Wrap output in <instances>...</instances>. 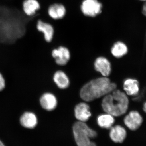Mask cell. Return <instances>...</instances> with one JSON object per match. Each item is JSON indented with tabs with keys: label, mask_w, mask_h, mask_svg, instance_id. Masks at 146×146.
Here are the masks:
<instances>
[{
	"label": "cell",
	"mask_w": 146,
	"mask_h": 146,
	"mask_svg": "<svg viewBox=\"0 0 146 146\" xmlns=\"http://www.w3.org/2000/svg\"><path fill=\"white\" fill-rule=\"evenodd\" d=\"M117 85L106 77L93 80L84 85L80 95L86 102L92 101L110 94L116 89Z\"/></svg>",
	"instance_id": "1"
},
{
	"label": "cell",
	"mask_w": 146,
	"mask_h": 146,
	"mask_svg": "<svg viewBox=\"0 0 146 146\" xmlns=\"http://www.w3.org/2000/svg\"><path fill=\"white\" fill-rule=\"evenodd\" d=\"M112 94L105 96L102 106L104 111L114 117H120L127 111L129 105L127 95L125 92L115 89Z\"/></svg>",
	"instance_id": "2"
},
{
	"label": "cell",
	"mask_w": 146,
	"mask_h": 146,
	"mask_svg": "<svg viewBox=\"0 0 146 146\" xmlns=\"http://www.w3.org/2000/svg\"><path fill=\"white\" fill-rule=\"evenodd\" d=\"M73 134L78 146H96L90 138L96 137V131L91 129L84 122L78 121L73 127Z\"/></svg>",
	"instance_id": "3"
},
{
	"label": "cell",
	"mask_w": 146,
	"mask_h": 146,
	"mask_svg": "<svg viewBox=\"0 0 146 146\" xmlns=\"http://www.w3.org/2000/svg\"><path fill=\"white\" fill-rule=\"evenodd\" d=\"M143 122V118L141 113L136 110L130 111L124 119V123L129 130H138Z\"/></svg>",
	"instance_id": "4"
},
{
	"label": "cell",
	"mask_w": 146,
	"mask_h": 146,
	"mask_svg": "<svg viewBox=\"0 0 146 146\" xmlns=\"http://www.w3.org/2000/svg\"><path fill=\"white\" fill-rule=\"evenodd\" d=\"M102 7L101 3L98 0H84L81 9L85 16L95 17L101 13Z\"/></svg>",
	"instance_id": "5"
},
{
	"label": "cell",
	"mask_w": 146,
	"mask_h": 146,
	"mask_svg": "<svg viewBox=\"0 0 146 146\" xmlns=\"http://www.w3.org/2000/svg\"><path fill=\"white\" fill-rule=\"evenodd\" d=\"M20 124L25 128L33 129L38 124V118L34 112L27 110L22 113L19 118Z\"/></svg>",
	"instance_id": "6"
},
{
	"label": "cell",
	"mask_w": 146,
	"mask_h": 146,
	"mask_svg": "<svg viewBox=\"0 0 146 146\" xmlns=\"http://www.w3.org/2000/svg\"><path fill=\"white\" fill-rule=\"evenodd\" d=\"M39 102L41 107L47 111L54 110L57 105V100L56 97L52 93L46 92L41 95Z\"/></svg>",
	"instance_id": "7"
},
{
	"label": "cell",
	"mask_w": 146,
	"mask_h": 146,
	"mask_svg": "<svg viewBox=\"0 0 146 146\" xmlns=\"http://www.w3.org/2000/svg\"><path fill=\"white\" fill-rule=\"evenodd\" d=\"M52 56L55 60L56 64L59 65H66L70 58V54L69 50L62 46L53 50Z\"/></svg>",
	"instance_id": "8"
},
{
	"label": "cell",
	"mask_w": 146,
	"mask_h": 146,
	"mask_svg": "<svg viewBox=\"0 0 146 146\" xmlns=\"http://www.w3.org/2000/svg\"><path fill=\"white\" fill-rule=\"evenodd\" d=\"M36 29L38 31L44 34V38L46 42H51L54 33V28L52 24L39 20L36 24Z\"/></svg>",
	"instance_id": "9"
},
{
	"label": "cell",
	"mask_w": 146,
	"mask_h": 146,
	"mask_svg": "<svg viewBox=\"0 0 146 146\" xmlns=\"http://www.w3.org/2000/svg\"><path fill=\"white\" fill-rule=\"evenodd\" d=\"M74 113L76 119L82 122L88 121L91 116L89 106L84 102L80 103L76 106Z\"/></svg>",
	"instance_id": "10"
},
{
	"label": "cell",
	"mask_w": 146,
	"mask_h": 146,
	"mask_svg": "<svg viewBox=\"0 0 146 146\" xmlns=\"http://www.w3.org/2000/svg\"><path fill=\"white\" fill-rule=\"evenodd\" d=\"M94 67L104 77H107L111 73V64L107 58L103 57L98 58L94 63Z\"/></svg>",
	"instance_id": "11"
},
{
	"label": "cell",
	"mask_w": 146,
	"mask_h": 146,
	"mask_svg": "<svg viewBox=\"0 0 146 146\" xmlns=\"http://www.w3.org/2000/svg\"><path fill=\"white\" fill-rule=\"evenodd\" d=\"M123 89L127 96H135L140 92V84L136 79H127L124 82Z\"/></svg>",
	"instance_id": "12"
},
{
	"label": "cell",
	"mask_w": 146,
	"mask_h": 146,
	"mask_svg": "<svg viewBox=\"0 0 146 146\" xmlns=\"http://www.w3.org/2000/svg\"><path fill=\"white\" fill-rule=\"evenodd\" d=\"M127 136V132L124 127L122 126L117 125L111 128L110 136L115 143H122Z\"/></svg>",
	"instance_id": "13"
},
{
	"label": "cell",
	"mask_w": 146,
	"mask_h": 146,
	"mask_svg": "<svg viewBox=\"0 0 146 146\" xmlns=\"http://www.w3.org/2000/svg\"><path fill=\"white\" fill-rule=\"evenodd\" d=\"M66 9L64 6L60 4L54 3L48 7V13L50 18L54 20L61 19L65 16Z\"/></svg>",
	"instance_id": "14"
},
{
	"label": "cell",
	"mask_w": 146,
	"mask_h": 146,
	"mask_svg": "<svg viewBox=\"0 0 146 146\" xmlns=\"http://www.w3.org/2000/svg\"><path fill=\"white\" fill-rule=\"evenodd\" d=\"M40 8V3L37 0H24L23 2V11L27 16L34 15Z\"/></svg>",
	"instance_id": "15"
},
{
	"label": "cell",
	"mask_w": 146,
	"mask_h": 146,
	"mask_svg": "<svg viewBox=\"0 0 146 146\" xmlns=\"http://www.w3.org/2000/svg\"><path fill=\"white\" fill-rule=\"evenodd\" d=\"M53 78L54 83L60 89H66L70 85L69 78L63 71H58L56 72Z\"/></svg>",
	"instance_id": "16"
},
{
	"label": "cell",
	"mask_w": 146,
	"mask_h": 146,
	"mask_svg": "<svg viewBox=\"0 0 146 146\" xmlns=\"http://www.w3.org/2000/svg\"><path fill=\"white\" fill-rule=\"evenodd\" d=\"M114 117L107 113L100 115L97 119V123L100 127L105 129L111 128L115 123Z\"/></svg>",
	"instance_id": "17"
},
{
	"label": "cell",
	"mask_w": 146,
	"mask_h": 146,
	"mask_svg": "<svg viewBox=\"0 0 146 146\" xmlns=\"http://www.w3.org/2000/svg\"><path fill=\"white\" fill-rule=\"evenodd\" d=\"M128 48L126 45L122 42L115 43L111 49V53L115 57L120 58L127 54Z\"/></svg>",
	"instance_id": "18"
},
{
	"label": "cell",
	"mask_w": 146,
	"mask_h": 146,
	"mask_svg": "<svg viewBox=\"0 0 146 146\" xmlns=\"http://www.w3.org/2000/svg\"><path fill=\"white\" fill-rule=\"evenodd\" d=\"M6 85L5 79L1 73L0 72V92L4 90Z\"/></svg>",
	"instance_id": "19"
},
{
	"label": "cell",
	"mask_w": 146,
	"mask_h": 146,
	"mask_svg": "<svg viewBox=\"0 0 146 146\" xmlns=\"http://www.w3.org/2000/svg\"><path fill=\"white\" fill-rule=\"evenodd\" d=\"M143 13L146 16V2L144 4L143 8Z\"/></svg>",
	"instance_id": "20"
},
{
	"label": "cell",
	"mask_w": 146,
	"mask_h": 146,
	"mask_svg": "<svg viewBox=\"0 0 146 146\" xmlns=\"http://www.w3.org/2000/svg\"><path fill=\"white\" fill-rule=\"evenodd\" d=\"M143 108L144 112L146 114V101L144 103L143 105Z\"/></svg>",
	"instance_id": "21"
},
{
	"label": "cell",
	"mask_w": 146,
	"mask_h": 146,
	"mask_svg": "<svg viewBox=\"0 0 146 146\" xmlns=\"http://www.w3.org/2000/svg\"><path fill=\"white\" fill-rule=\"evenodd\" d=\"M0 146H5L1 141H0Z\"/></svg>",
	"instance_id": "22"
},
{
	"label": "cell",
	"mask_w": 146,
	"mask_h": 146,
	"mask_svg": "<svg viewBox=\"0 0 146 146\" xmlns=\"http://www.w3.org/2000/svg\"><path fill=\"white\" fill-rule=\"evenodd\" d=\"M141 1H146V0H141Z\"/></svg>",
	"instance_id": "23"
}]
</instances>
